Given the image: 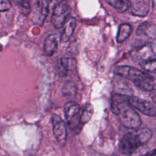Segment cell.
I'll use <instances>...</instances> for the list:
<instances>
[{
    "mask_svg": "<svg viewBox=\"0 0 156 156\" xmlns=\"http://www.w3.org/2000/svg\"><path fill=\"white\" fill-rule=\"evenodd\" d=\"M30 156H34V155H30Z\"/></svg>",
    "mask_w": 156,
    "mask_h": 156,
    "instance_id": "cell-26",
    "label": "cell"
},
{
    "mask_svg": "<svg viewBox=\"0 0 156 156\" xmlns=\"http://www.w3.org/2000/svg\"><path fill=\"white\" fill-rule=\"evenodd\" d=\"M77 67V61L73 58L62 57L57 63V73L60 77L68 76Z\"/></svg>",
    "mask_w": 156,
    "mask_h": 156,
    "instance_id": "cell-9",
    "label": "cell"
},
{
    "mask_svg": "<svg viewBox=\"0 0 156 156\" xmlns=\"http://www.w3.org/2000/svg\"><path fill=\"white\" fill-rule=\"evenodd\" d=\"M107 2L118 12L122 13L129 9L130 1L126 0H110Z\"/></svg>",
    "mask_w": 156,
    "mask_h": 156,
    "instance_id": "cell-16",
    "label": "cell"
},
{
    "mask_svg": "<svg viewBox=\"0 0 156 156\" xmlns=\"http://www.w3.org/2000/svg\"><path fill=\"white\" fill-rule=\"evenodd\" d=\"M132 30L131 25L129 23H122L118 28L116 41L118 43H121L124 42L130 35Z\"/></svg>",
    "mask_w": 156,
    "mask_h": 156,
    "instance_id": "cell-15",
    "label": "cell"
},
{
    "mask_svg": "<svg viewBox=\"0 0 156 156\" xmlns=\"http://www.w3.org/2000/svg\"><path fill=\"white\" fill-rule=\"evenodd\" d=\"M93 114V107L90 104L84 105L80 115V124H84L88 122Z\"/></svg>",
    "mask_w": 156,
    "mask_h": 156,
    "instance_id": "cell-18",
    "label": "cell"
},
{
    "mask_svg": "<svg viewBox=\"0 0 156 156\" xmlns=\"http://www.w3.org/2000/svg\"><path fill=\"white\" fill-rule=\"evenodd\" d=\"M136 34L140 37L156 40V25L148 22L143 23L138 27Z\"/></svg>",
    "mask_w": 156,
    "mask_h": 156,
    "instance_id": "cell-12",
    "label": "cell"
},
{
    "mask_svg": "<svg viewBox=\"0 0 156 156\" xmlns=\"http://www.w3.org/2000/svg\"><path fill=\"white\" fill-rule=\"evenodd\" d=\"M76 26V20L74 18L72 17L67 20L63 27V30L60 37V40L62 42H66L70 39L73 34Z\"/></svg>",
    "mask_w": 156,
    "mask_h": 156,
    "instance_id": "cell-14",
    "label": "cell"
},
{
    "mask_svg": "<svg viewBox=\"0 0 156 156\" xmlns=\"http://www.w3.org/2000/svg\"><path fill=\"white\" fill-rule=\"evenodd\" d=\"M132 59L140 64L156 59V44L147 43L133 49L130 54Z\"/></svg>",
    "mask_w": 156,
    "mask_h": 156,
    "instance_id": "cell-2",
    "label": "cell"
},
{
    "mask_svg": "<svg viewBox=\"0 0 156 156\" xmlns=\"http://www.w3.org/2000/svg\"><path fill=\"white\" fill-rule=\"evenodd\" d=\"M95 156H105V155H102V154H97V155H96Z\"/></svg>",
    "mask_w": 156,
    "mask_h": 156,
    "instance_id": "cell-24",
    "label": "cell"
},
{
    "mask_svg": "<svg viewBox=\"0 0 156 156\" xmlns=\"http://www.w3.org/2000/svg\"><path fill=\"white\" fill-rule=\"evenodd\" d=\"M151 97L154 104H156V91H153L151 94Z\"/></svg>",
    "mask_w": 156,
    "mask_h": 156,
    "instance_id": "cell-23",
    "label": "cell"
},
{
    "mask_svg": "<svg viewBox=\"0 0 156 156\" xmlns=\"http://www.w3.org/2000/svg\"><path fill=\"white\" fill-rule=\"evenodd\" d=\"M17 5L21 7L23 9V10L24 11V13H28L30 12V4L28 1H16Z\"/></svg>",
    "mask_w": 156,
    "mask_h": 156,
    "instance_id": "cell-21",
    "label": "cell"
},
{
    "mask_svg": "<svg viewBox=\"0 0 156 156\" xmlns=\"http://www.w3.org/2000/svg\"><path fill=\"white\" fill-rule=\"evenodd\" d=\"M127 101L132 107L144 115L149 116H156V105L152 102L132 96H128Z\"/></svg>",
    "mask_w": 156,
    "mask_h": 156,
    "instance_id": "cell-7",
    "label": "cell"
},
{
    "mask_svg": "<svg viewBox=\"0 0 156 156\" xmlns=\"http://www.w3.org/2000/svg\"><path fill=\"white\" fill-rule=\"evenodd\" d=\"M151 156H156V154H153V155H152Z\"/></svg>",
    "mask_w": 156,
    "mask_h": 156,
    "instance_id": "cell-25",
    "label": "cell"
},
{
    "mask_svg": "<svg viewBox=\"0 0 156 156\" xmlns=\"http://www.w3.org/2000/svg\"><path fill=\"white\" fill-rule=\"evenodd\" d=\"M136 132L143 144H145L151 139L152 135L151 130L146 127L136 129Z\"/></svg>",
    "mask_w": 156,
    "mask_h": 156,
    "instance_id": "cell-19",
    "label": "cell"
},
{
    "mask_svg": "<svg viewBox=\"0 0 156 156\" xmlns=\"http://www.w3.org/2000/svg\"><path fill=\"white\" fill-rule=\"evenodd\" d=\"M64 114L68 126L75 130L80 124V107L76 102L69 101L64 105Z\"/></svg>",
    "mask_w": 156,
    "mask_h": 156,
    "instance_id": "cell-5",
    "label": "cell"
},
{
    "mask_svg": "<svg viewBox=\"0 0 156 156\" xmlns=\"http://www.w3.org/2000/svg\"><path fill=\"white\" fill-rule=\"evenodd\" d=\"M58 42L54 34H49L46 37L43 41V51L48 56H51L57 51Z\"/></svg>",
    "mask_w": 156,
    "mask_h": 156,
    "instance_id": "cell-13",
    "label": "cell"
},
{
    "mask_svg": "<svg viewBox=\"0 0 156 156\" xmlns=\"http://www.w3.org/2000/svg\"><path fill=\"white\" fill-rule=\"evenodd\" d=\"M62 94L65 98H73L77 93V87L72 81H67L62 88Z\"/></svg>",
    "mask_w": 156,
    "mask_h": 156,
    "instance_id": "cell-17",
    "label": "cell"
},
{
    "mask_svg": "<svg viewBox=\"0 0 156 156\" xmlns=\"http://www.w3.org/2000/svg\"><path fill=\"white\" fill-rule=\"evenodd\" d=\"M143 145L144 144H142L136 130L134 132L127 133L122 136L119 142V149L122 154L132 155Z\"/></svg>",
    "mask_w": 156,
    "mask_h": 156,
    "instance_id": "cell-3",
    "label": "cell"
},
{
    "mask_svg": "<svg viewBox=\"0 0 156 156\" xmlns=\"http://www.w3.org/2000/svg\"><path fill=\"white\" fill-rule=\"evenodd\" d=\"M12 7L11 2L7 0H1L0 2V10L4 12L9 10Z\"/></svg>",
    "mask_w": 156,
    "mask_h": 156,
    "instance_id": "cell-22",
    "label": "cell"
},
{
    "mask_svg": "<svg viewBox=\"0 0 156 156\" xmlns=\"http://www.w3.org/2000/svg\"><path fill=\"white\" fill-rule=\"evenodd\" d=\"M71 12V7L68 2L62 1L54 7L51 16V23L57 29L65 26Z\"/></svg>",
    "mask_w": 156,
    "mask_h": 156,
    "instance_id": "cell-4",
    "label": "cell"
},
{
    "mask_svg": "<svg viewBox=\"0 0 156 156\" xmlns=\"http://www.w3.org/2000/svg\"><path fill=\"white\" fill-rule=\"evenodd\" d=\"M141 68L146 73H156V59L140 64Z\"/></svg>",
    "mask_w": 156,
    "mask_h": 156,
    "instance_id": "cell-20",
    "label": "cell"
},
{
    "mask_svg": "<svg viewBox=\"0 0 156 156\" xmlns=\"http://www.w3.org/2000/svg\"><path fill=\"white\" fill-rule=\"evenodd\" d=\"M51 121L53 134L57 143L62 146H65L66 141L67 132L64 121L60 116L56 114L52 115Z\"/></svg>",
    "mask_w": 156,
    "mask_h": 156,
    "instance_id": "cell-8",
    "label": "cell"
},
{
    "mask_svg": "<svg viewBox=\"0 0 156 156\" xmlns=\"http://www.w3.org/2000/svg\"><path fill=\"white\" fill-rule=\"evenodd\" d=\"M130 13L138 16H146L149 10V2L146 1H130Z\"/></svg>",
    "mask_w": 156,
    "mask_h": 156,
    "instance_id": "cell-11",
    "label": "cell"
},
{
    "mask_svg": "<svg viewBox=\"0 0 156 156\" xmlns=\"http://www.w3.org/2000/svg\"><path fill=\"white\" fill-rule=\"evenodd\" d=\"M49 2L47 1H37L32 16L33 21L37 24L42 25L48 13Z\"/></svg>",
    "mask_w": 156,
    "mask_h": 156,
    "instance_id": "cell-10",
    "label": "cell"
},
{
    "mask_svg": "<svg viewBox=\"0 0 156 156\" xmlns=\"http://www.w3.org/2000/svg\"><path fill=\"white\" fill-rule=\"evenodd\" d=\"M129 96L115 94L112 99V111L116 115L121 123L126 128L138 129L141 124L140 115L129 104Z\"/></svg>",
    "mask_w": 156,
    "mask_h": 156,
    "instance_id": "cell-1",
    "label": "cell"
},
{
    "mask_svg": "<svg viewBox=\"0 0 156 156\" xmlns=\"http://www.w3.org/2000/svg\"><path fill=\"white\" fill-rule=\"evenodd\" d=\"M113 73L122 78L132 81L134 85L147 74L140 69L128 65L117 66L114 68Z\"/></svg>",
    "mask_w": 156,
    "mask_h": 156,
    "instance_id": "cell-6",
    "label": "cell"
}]
</instances>
